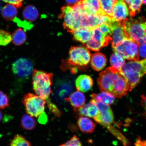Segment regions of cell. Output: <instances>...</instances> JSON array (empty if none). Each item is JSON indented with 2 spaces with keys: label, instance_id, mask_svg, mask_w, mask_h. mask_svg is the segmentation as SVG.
<instances>
[{
  "label": "cell",
  "instance_id": "6da1fadb",
  "mask_svg": "<svg viewBox=\"0 0 146 146\" xmlns=\"http://www.w3.org/2000/svg\"><path fill=\"white\" fill-rule=\"evenodd\" d=\"M97 82L100 90L115 97L122 98L129 91L128 84L120 70L111 66L100 73Z\"/></svg>",
  "mask_w": 146,
  "mask_h": 146
},
{
  "label": "cell",
  "instance_id": "7a4b0ae2",
  "mask_svg": "<svg viewBox=\"0 0 146 146\" xmlns=\"http://www.w3.org/2000/svg\"><path fill=\"white\" fill-rule=\"evenodd\" d=\"M129 86V91L138 84L146 74V58L141 61H133L125 64L120 70Z\"/></svg>",
  "mask_w": 146,
  "mask_h": 146
},
{
  "label": "cell",
  "instance_id": "3957f363",
  "mask_svg": "<svg viewBox=\"0 0 146 146\" xmlns=\"http://www.w3.org/2000/svg\"><path fill=\"white\" fill-rule=\"evenodd\" d=\"M53 74L43 71L34 70L33 73V88L36 95L44 100L47 104L51 102L49 100L52 92Z\"/></svg>",
  "mask_w": 146,
  "mask_h": 146
},
{
  "label": "cell",
  "instance_id": "277c9868",
  "mask_svg": "<svg viewBox=\"0 0 146 146\" xmlns=\"http://www.w3.org/2000/svg\"><path fill=\"white\" fill-rule=\"evenodd\" d=\"M84 10L81 1L72 6L64 7L62 9L60 18L63 20V26L72 33L81 27V14Z\"/></svg>",
  "mask_w": 146,
  "mask_h": 146
},
{
  "label": "cell",
  "instance_id": "5b68a950",
  "mask_svg": "<svg viewBox=\"0 0 146 146\" xmlns=\"http://www.w3.org/2000/svg\"><path fill=\"white\" fill-rule=\"evenodd\" d=\"M122 22L129 39L139 45L145 44V35L141 17L138 19L127 18Z\"/></svg>",
  "mask_w": 146,
  "mask_h": 146
},
{
  "label": "cell",
  "instance_id": "8992f818",
  "mask_svg": "<svg viewBox=\"0 0 146 146\" xmlns=\"http://www.w3.org/2000/svg\"><path fill=\"white\" fill-rule=\"evenodd\" d=\"M23 103L27 114L38 117L44 112L46 102L37 95L29 93L25 96Z\"/></svg>",
  "mask_w": 146,
  "mask_h": 146
},
{
  "label": "cell",
  "instance_id": "52a82bcc",
  "mask_svg": "<svg viewBox=\"0 0 146 146\" xmlns=\"http://www.w3.org/2000/svg\"><path fill=\"white\" fill-rule=\"evenodd\" d=\"M139 45L135 42L127 39L118 43L112 48L114 52L119 54L124 59L131 61H138L139 59Z\"/></svg>",
  "mask_w": 146,
  "mask_h": 146
},
{
  "label": "cell",
  "instance_id": "ba28073f",
  "mask_svg": "<svg viewBox=\"0 0 146 146\" xmlns=\"http://www.w3.org/2000/svg\"><path fill=\"white\" fill-rule=\"evenodd\" d=\"M91 60V54L87 48L82 46L71 47L69 52L68 63L70 65L84 66Z\"/></svg>",
  "mask_w": 146,
  "mask_h": 146
},
{
  "label": "cell",
  "instance_id": "9c48e42d",
  "mask_svg": "<svg viewBox=\"0 0 146 146\" xmlns=\"http://www.w3.org/2000/svg\"><path fill=\"white\" fill-rule=\"evenodd\" d=\"M112 40L111 36H107L104 35L99 27H97L93 29L92 37L86 44L88 50L99 52L103 47L112 43Z\"/></svg>",
  "mask_w": 146,
  "mask_h": 146
},
{
  "label": "cell",
  "instance_id": "30bf717a",
  "mask_svg": "<svg viewBox=\"0 0 146 146\" xmlns=\"http://www.w3.org/2000/svg\"><path fill=\"white\" fill-rule=\"evenodd\" d=\"M12 70L14 74L18 77L27 79L33 72V66L30 60L21 58L13 64Z\"/></svg>",
  "mask_w": 146,
  "mask_h": 146
},
{
  "label": "cell",
  "instance_id": "8fae6325",
  "mask_svg": "<svg viewBox=\"0 0 146 146\" xmlns=\"http://www.w3.org/2000/svg\"><path fill=\"white\" fill-rule=\"evenodd\" d=\"M91 101L97 107L100 112V113L94 118L95 121L102 125L106 124L111 125L114 123L113 113L109 105L93 100Z\"/></svg>",
  "mask_w": 146,
  "mask_h": 146
},
{
  "label": "cell",
  "instance_id": "7c38bea8",
  "mask_svg": "<svg viewBox=\"0 0 146 146\" xmlns=\"http://www.w3.org/2000/svg\"><path fill=\"white\" fill-rule=\"evenodd\" d=\"M109 25L112 32V47L124 40L128 39L125 34L122 21H112Z\"/></svg>",
  "mask_w": 146,
  "mask_h": 146
},
{
  "label": "cell",
  "instance_id": "4fadbf2b",
  "mask_svg": "<svg viewBox=\"0 0 146 146\" xmlns=\"http://www.w3.org/2000/svg\"><path fill=\"white\" fill-rule=\"evenodd\" d=\"M129 14L128 8L123 0H117L113 8L112 21L114 22L123 21Z\"/></svg>",
  "mask_w": 146,
  "mask_h": 146
},
{
  "label": "cell",
  "instance_id": "5bb4252c",
  "mask_svg": "<svg viewBox=\"0 0 146 146\" xmlns=\"http://www.w3.org/2000/svg\"><path fill=\"white\" fill-rule=\"evenodd\" d=\"M81 1L84 10L88 14H105L102 11L99 0H81Z\"/></svg>",
  "mask_w": 146,
  "mask_h": 146
},
{
  "label": "cell",
  "instance_id": "9a60e30c",
  "mask_svg": "<svg viewBox=\"0 0 146 146\" xmlns=\"http://www.w3.org/2000/svg\"><path fill=\"white\" fill-rule=\"evenodd\" d=\"M93 81L90 76L87 75H80L76 81V88L78 91L83 92H87L92 88Z\"/></svg>",
  "mask_w": 146,
  "mask_h": 146
},
{
  "label": "cell",
  "instance_id": "2e32d148",
  "mask_svg": "<svg viewBox=\"0 0 146 146\" xmlns=\"http://www.w3.org/2000/svg\"><path fill=\"white\" fill-rule=\"evenodd\" d=\"M65 100L70 104L76 110L83 107L85 105V96L83 93L80 91H76L72 93L68 98Z\"/></svg>",
  "mask_w": 146,
  "mask_h": 146
},
{
  "label": "cell",
  "instance_id": "e0dca14e",
  "mask_svg": "<svg viewBox=\"0 0 146 146\" xmlns=\"http://www.w3.org/2000/svg\"><path fill=\"white\" fill-rule=\"evenodd\" d=\"M92 30L93 29L81 27L71 33L72 34L75 40L85 44L92 37Z\"/></svg>",
  "mask_w": 146,
  "mask_h": 146
},
{
  "label": "cell",
  "instance_id": "ac0fdd59",
  "mask_svg": "<svg viewBox=\"0 0 146 146\" xmlns=\"http://www.w3.org/2000/svg\"><path fill=\"white\" fill-rule=\"evenodd\" d=\"M107 60L105 55L96 53L92 55L91 59V66L95 70L99 72L103 70L106 65Z\"/></svg>",
  "mask_w": 146,
  "mask_h": 146
},
{
  "label": "cell",
  "instance_id": "d6986e66",
  "mask_svg": "<svg viewBox=\"0 0 146 146\" xmlns=\"http://www.w3.org/2000/svg\"><path fill=\"white\" fill-rule=\"evenodd\" d=\"M75 111H78L82 116H87L93 118L96 117L100 113L97 107L91 100L83 107Z\"/></svg>",
  "mask_w": 146,
  "mask_h": 146
},
{
  "label": "cell",
  "instance_id": "ffe728a7",
  "mask_svg": "<svg viewBox=\"0 0 146 146\" xmlns=\"http://www.w3.org/2000/svg\"><path fill=\"white\" fill-rule=\"evenodd\" d=\"M78 127L82 132L90 134L94 132L96 125L90 119L81 116L78 119Z\"/></svg>",
  "mask_w": 146,
  "mask_h": 146
},
{
  "label": "cell",
  "instance_id": "44dd1931",
  "mask_svg": "<svg viewBox=\"0 0 146 146\" xmlns=\"http://www.w3.org/2000/svg\"><path fill=\"white\" fill-rule=\"evenodd\" d=\"M91 96L92 100L101 102L108 105L112 104L115 100V97L113 95L106 92H103L98 94H93Z\"/></svg>",
  "mask_w": 146,
  "mask_h": 146
},
{
  "label": "cell",
  "instance_id": "7402d4cb",
  "mask_svg": "<svg viewBox=\"0 0 146 146\" xmlns=\"http://www.w3.org/2000/svg\"><path fill=\"white\" fill-rule=\"evenodd\" d=\"M17 14V8L10 4L5 5L1 10L2 15L5 19L7 21L14 20Z\"/></svg>",
  "mask_w": 146,
  "mask_h": 146
},
{
  "label": "cell",
  "instance_id": "603a6c76",
  "mask_svg": "<svg viewBox=\"0 0 146 146\" xmlns=\"http://www.w3.org/2000/svg\"><path fill=\"white\" fill-rule=\"evenodd\" d=\"M128 7L129 15L133 17L140 11L142 0H123Z\"/></svg>",
  "mask_w": 146,
  "mask_h": 146
},
{
  "label": "cell",
  "instance_id": "cb8c5ba5",
  "mask_svg": "<svg viewBox=\"0 0 146 146\" xmlns=\"http://www.w3.org/2000/svg\"><path fill=\"white\" fill-rule=\"evenodd\" d=\"M23 17L27 21H36L39 16V12L35 7L29 5L25 7L23 12Z\"/></svg>",
  "mask_w": 146,
  "mask_h": 146
},
{
  "label": "cell",
  "instance_id": "d4e9b609",
  "mask_svg": "<svg viewBox=\"0 0 146 146\" xmlns=\"http://www.w3.org/2000/svg\"><path fill=\"white\" fill-rule=\"evenodd\" d=\"M27 39L24 31L21 29L16 30L12 36V41L15 45L20 46L23 44Z\"/></svg>",
  "mask_w": 146,
  "mask_h": 146
},
{
  "label": "cell",
  "instance_id": "484cf974",
  "mask_svg": "<svg viewBox=\"0 0 146 146\" xmlns=\"http://www.w3.org/2000/svg\"><path fill=\"white\" fill-rule=\"evenodd\" d=\"M117 0H99L104 13L112 18L113 8Z\"/></svg>",
  "mask_w": 146,
  "mask_h": 146
},
{
  "label": "cell",
  "instance_id": "4316f807",
  "mask_svg": "<svg viewBox=\"0 0 146 146\" xmlns=\"http://www.w3.org/2000/svg\"><path fill=\"white\" fill-rule=\"evenodd\" d=\"M21 125L25 130H31L35 127L36 122L33 117L28 114H25L22 118Z\"/></svg>",
  "mask_w": 146,
  "mask_h": 146
},
{
  "label": "cell",
  "instance_id": "83f0119b",
  "mask_svg": "<svg viewBox=\"0 0 146 146\" xmlns=\"http://www.w3.org/2000/svg\"><path fill=\"white\" fill-rule=\"evenodd\" d=\"M110 62L111 67L120 70L125 64V61L119 54L114 52L111 56Z\"/></svg>",
  "mask_w": 146,
  "mask_h": 146
},
{
  "label": "cell",
  "instance_id": "f1b7e54d",
  "mask_svg": "<svg viewBox=\"0 0 146 146\" xmlns=\"http://www.w3.org/2000/svg\"><path fill=\"white\" fill-rule=\"evenodd\" d=\"M10 146H32L30 142L20 135L14 136L11 141Z\"/></svg>",
  "mask_w": 146,
  "mask_h": 146
},
{
  "label": "cell",
  "instance_id": "f546056e",
  "mask_svg": "<svg viewBox=\"0 0 146 146\" xmlns=\"http://www.w3.org/2000/svg\"><path fill=\"white\" fill-rule=\"evenodd\" d=\"M12 41L10 33L0 29V45L6 46Z\"/></svg>",
  "mask_w": 146,
  "mask_h": 146
},
{
  "label": "cell",
  "instance_id": "4dcf8cb0",
  "mask_svg": "<svg viewBox=\"0 0 146 146\" xmlns=\"http://www.w3.org/2000/svg\"><path fill=\"white\" fill-rule=\"evenodd\" d=\"M72 86L70 84L66 83L62 84L58 90V95L61 97L68 95L72 91Z\"/></svg>",
  "mask_w": 146,
  "mask_h": 146
},
{
  "label": "cell",
  "instance_id": "1f68e13d",
  "mask_svg": "<svg viewBox=\"0 0 146 146\" xmlns=\"http://www.w3.org/2000/svg\"><path fill=\"white\" fill-rule=\"evenodd\" d=\"M8 97L2 91H0V109H4L9 106Z\"/></svg>",
  "mask_w": 146,
  "mask_h": 146
},
{
  "label": "cell",
  "instance_id": "d6a6232c",
  "mask_svg": "<svg viewBox=\"0 0 146 146\" xmlns=\"http://www.w3.org/2000/svg\"><path fill=\"white\" fill-rule=\"evenodd\" d=\"M59 146H82L79 139L74 135L66 143Z\"/></svg>",
  "mask_w": 146,
  "mask_h": 146
},
{
  "label": "cell",
  "instance_id": "836d02e7",
  "mask_svg": "<svg viewBox=\"0 0 146 146\" xmlns=\"http://www.w3.org/2000/svg\"><path fill=\"white\" fill-rule=\"evenodd\" d=\"M98 27L104 35L107 36H112V30L109 24H105Z\"/></svg>",
  "mask_w": 146,
  "mask_h": 146
},
{
  "label": "cell",
  "instance_id": "e575fe53",
  "mask_svg": "<svg viewBox=\"0 0 146 146\" xmlns=\"http://www.w3.org/2000/svg\"><path fill=\"white\" fill-rule=\"evenodd\" d=\"M5 3H9V4L13 5L16 8H21L22 5L24 0H2Z\"/></svg>",
  "mask_w": 146,
  "mask_h": 146
},
{
  "label": "cell",
  "instance_id": "d590c367",
  "mask_svg": "<svg viewBox=\"0 0 146 146\" xmlns=\"http://www.w3.org/2000/svg\"><path fill=\"white\" fill-rule=\"evenodd\" d=\"M139 54L141 58H146V44H140L139 47Z\"/></svg>",
  "mask_w": 146,
  "mask_h": 146
},
{
  "label": "cell",
  "instance_id": "8d00e7d4",
  "mask_svg": "<svg viewBox=\"0 0 146 146\" xmlns=\"http://www.w3.org/2000/svg\"><path fill=\"white\" fill-rule=\"evenodd\" d=\"M39 123H46L47 120V117L46 115L44 112L42 113L39 116Z\"/></svg>",
  "mask_w": 146,
  "mask_h": 146
},
{
  "label": "cell",
  "instance_id": "74e56055",
  "mask_svg": "<svg viewBox=\"0 0 146 146\" xmlns=\"http://www.w3.org/2000/svg\"><path fill=\"white\" fill-rule=\"evenodd\" d=\"M142 25L144 28L145 35V44H146V19L143 17H141Z\"/></svg>",
  "mask_w": 146,
  "mask_h": 146
},
{
  "label": "cell",
  "instance_id": "f35d334b",
  "mask_svg": "<svg viewBox=\"0 0 146 146\" xmlns=\"http://www.w3.org/2000/svg\"><path fill=\"white\" fill-rule=\"evenodd\" d=\"M80 0H66V2L69 5H74L77 3Z\"/></svg>",
  "mask_w": 146,
  "mask_h": 146
},
{
  "label": "cell",
  "instance_id": "ab89813d",
  "mask_svg": "<svg viewBox=\"0 0 146 146\" xmlns=\"http://www.w3.org/2000/svg\"><path fill=\"white\" fill-rule=\"evenodd\" d=\"M142 98V103L143 104V105L144 108H145L146 111V96L142 95L141 96Z\"/></svg>",
  "mask_w": 146,
  "mask_h": 146
},
{
  "label": "cell",
  "instance_id": "60d3db41",
  "mask_svg": "<svg viewBox=\"0 0 146 146\" xmlns=\"http://www.w3.org/2000/svg\"><path fill=\"white\" fill-rule=\"evenodd\" d=\"M3 118V113L2 111L0 110V121H1Z\"/></svg>",
  "mask_w": 146,
  "mask_h": 146
},
{
  "label": "cell",
  "instance_id": "b9f144b4",
  "mask_svg": "<svg viewBox=\"0 0 146 146\" xmlns=\"http://www.w3.org/2000/svg\"><path fill=\"white\" fill-rule=\"evenodd\" d=\"M142 3L146 5V0H142Z\"/></svg>",
  "mask_w": 146,
  "mask_h": 146
},
{
  "label": "cell",
  "instance_id": "7bdbcfd3",
  "mask_svg": "<svg viewBox=\"0 0 146 146\" xmlns=\"http://www.w3.org/2000/svg\"><path fill=\"white\" fill-rule=\"evenodd\" d=\"M0 8H1V7H0Z\"/></svg>",
  "mask_w": 146,
  "mask_h": 146
}]
</instances>
